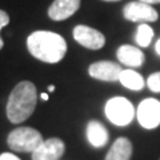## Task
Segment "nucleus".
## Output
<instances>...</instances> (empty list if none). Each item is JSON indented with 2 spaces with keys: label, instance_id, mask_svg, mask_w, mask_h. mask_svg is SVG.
Segmentation results:
<instances>
[{
  "label": "nucleus",
  "instance_id": "5701e85b",
  "mask_svg": "<svg viewBox=\"0 0 160 160\" xmlns=\"http://www.w3.org/2000/svg\"><path fill=\"white\" fill-rule=\"evenodd\" d=\"M103 2H120V0H103Z\"/></svg>",
  "mask_w": 160,
  "mask_h": 160
},
{
  "label": "nucleus",
  "instance_id": "7ed1b4c3",
  "mask_svg": "<svg viewBox=\"0 0 160 160\" xmlns=\"http://www.w3.org/2000/svg\"><path fill=\"white\" fill-rule=\"evenodd\" d=\"M44 142L38 129L32 127H19L8 135L7 143L15 152H33Z\"/></svg>",
  "mask_w": 160,
  "mask_h": 160
},
{
  "label": "nucleus",
  "instance_id": "1a4fd4ad",
  "mask_svg": "<svg viewBox=\"0 0 160 160\" xmlns=\"http://www.w3.org/2000/svg\"><path fill=\"white\" fill-rule=\"evenodd\" d=\"M123 68L119 64L107 62V60L92 63L88 68L89 76L102 80V82H116V80H119Z\"/></svg>",
  "mask_w": 160,
  "mask_h": 160
},
{
  "label": "nucleus",
  "instance_id": "ddd939ff",
  "mask_svg": "<svg viewBox=\"0 0 160 160\" xmlns=\"http://www.w3.org/2000/svg\"><path fill=\"white\" fill-rule=\"evenodd\" d=\"M132 149V143L127 138H119L113 142L104 160H129Z\"/></svg>",
  "mask_w": 160,
  "mask_h": 160
},
{
  "label": "nucleus",
  "instance_id": "f03ea898",
  "mask_svg": "<svg viewBox=\"0 0 160 160\" xmlns=\"http://www.w3.org/2000/svg\"><path fill=\"white\" fill-rule=\"evenodd\" d=\"M38 103V91L31 82H20L12 89L7 103V118L13 124H20L33 113Z\"/></svg>",
  "mask_w": 160,
  "mask_h": 160
},
{
  "label": "nucleus",
  "instance_id": "f257e3e1",
  "mask_svg": "<svg viewBox=\"0 0 160 160\" xmlns=\"http://www.w3.org/2000/svg\"><path fill=\"white\" fill-rule=\"evenodd\" d=\"M27 47L33 58L44 63H59L67 52V43L59 33L35 31L27 39Z\"/></svg>",
  "mask_w": 160,
  "mask_h": 160
},
{
  "label": "nucleus",
  "instance_id": "a211bd4d",
  "mask_svg": "<svg viewBox=\"0 0 160 160\" xmlns=\"http://www.w3.org/2000/svg\"><path fill=\"white\" fill-rule=\"evenodd\" d=\"M0 160H20L18 156H15L13 153H9V152H6V153H2L0 155Z\"/></svg>",
  "mask_w": 160,
  "mask_h": 160
},
{
  "label": "nucleus",
  "instance_id": "0eeeda50",
  "mask_svg": "<svg viewBox=\"0 0 160 160\" xmlns=\"http://www.w3.org/2000/svg\"><path fill=\"white\" fill-rule=\"evenodd\" d=\"M73 39L88 49H100L106 44L104 35L88 26H76L73 28Z\"/></svg>",
  "mask_w": 160,
  "mask_h": 160
},
{
  "label": "nucleus",
  "instance_id": "6e6552de",
  "mask_svg": "<svg viewBox=\"0 0 160 160\" xmlns=\"http://www.w3.org/2000/svg\"><path fill=\"white\" fill-rule=\"evenodd\" d=\"M66 152V144L62 139H47L32 152V160H60Z\"/></svg>",
  "mask_w": 160,
  "mask_h": 160
},
{
  "label": "nucleus",
  "instance_id": "dca6fc26",
  "mask_svg": "<svg viewBox=\"0 0 160 160\" xmlns=\"http://www.w3.org/2000/svg\"><path fill=\"white\" fill-rule=\"evenodd\" d=\"M147 86L152 92H160V72H155L147 79Z\"/></svg>",
  "mask_w": 160,
  "mask_h": 160
},
{
  "label": "nucleus",
  "instance_id": "f8f14e48",
  "mask_svg": "<svg viewBox=\"0 0 160 160\" xmlns=\"http://www.w3.org/2000/svg\"><path fill=\"white\" fill-rule=\"evenodd\" d=\"M87 139L95 148H102L108 143V131L98 120H91L87 124Z\"/></svg>",
  "mask_w": 160,
  "mask_h": 160
},
{
  "label": "nucleus",
  "instance_id": "20e7f679",
  "mask_svg": "<svg viewBox=\"0 0 160 160\" xmlns=\"http://www.w3.org/2000/svg\"><path fill=\"white\" fill-rule=\"evenodd\" d=\"M104 112H106L108 120L115 126L124 127L132 122L135 118V108L132 103L126 98H112L106 103L104 107Z\"/></svg>",
  "mask_w": 160,
  "mask_h": 160
},
{
  "label": "nucleus",
  "instance_id": "39448f33",
  "mask_svg": "<svg viewBox=\"0 0 160 160\" xmlns=\"http://www.w3.org/2000/svg\"><path fill=\"white\" fill-rule=\"evenodd\" d=\"M138 122L146 129H153L160 124V103L156 99H146L138 107Z\"/></svg>",
  "mask_w": 160,
  "mask_h": 160
},
{
  "label": "nucleus",
  "instance_id": "f3484780",
  "mask_svg": "<svg viewBox=\"0 0 160 160\" xmlns=\"http://www.w3.org/2000/svg\"><path fill=\"white\" fill-rule=\"evenodd\" d=\"M8 23H9L8 13L6 11H3V9H0V31H2V29L6 27V26H8ZM3 46H4V43H3L2 38H0V49L3 48Z\"/></svg>",
  "mask_w": 160,
  "mask_h": 160
},
{
  "label": "nucleus",
  "instance_id": "2eb2a0df",
  "mask_svg": "<svg viewBox=\"0 0 160 160\" xmlns=\"http://www.w3.org/2000/svg\"><path fill=\"white\" fill-rule=\"evenodd\" d=\"M153 39V29L148 24L143 23L138 27L136 32V42L140 47H148Z\"/></svg>",
  "mask_w": 160,
  "mask_h": 160
},
{
  "label": "nucleus",
  "instance_id": "4be33fe9",
  "mask_svg": "<svg viewBox=\"0 0 160 160\" xmlns=\"http://www.w3.org/2000/svg\"><path fill=\"white\" fill-rule=\"evenodd\" d=\"M48 91H49V92H53V91H55V86H49V87H48Z\"/></svg>",
  "mask_w": 160,
  "mask_h": 160
},
{
  "label": "nucleus",
  "instance_id": "aec40b11",
  "mask_svg": "<svg viewBox=\"0 0 160 160\" xmlns=\"http://www.w3.org/2000/svg\"><path fill=\"white\" fill-rule=\"evenodd\" d=\"M155 49H156V52L160 55V39L156 42V46H155Z\"/></svg>",
  "mask_w": 160,
  "mask_h": 160
},
{
  "label": "nucleus",
  "instance_id": "9d476101",
  "mask_svg": "<svg viewBox=\"0 0 160 160\" xmlns=\"http://www.w3.org/2000/svg\"><path fill=\"white\" fill-rule=\"evenodd\" d=\"M82 0H55L48 8V16L55 22H62L78 12Z\"/></svg>",
  "mask_w": 160,
  "mask_h": 160
},
{
  "label": "nucleus",
  "instance_id": "6ab92c4d",
  "mask_svg": "<svg viewBox=\"0 0 160 160\" xmlns=\"http://www.w3.org/2000/svg\"><path fill=\"white\" fill-rule=\"evenodd\" d=\"M139 2H143V3H147V4H159L160 0H139Z\"/></svg>",
  "mask_w": 160,
  "mask_h": 160
},
{
  "label": "nucleus",
  "instance_id": "4468645a",
  "mask_svg": "<svg viewBox=\"0 0 160 160\" xmlns=\"http://www.w3.org/2000/svg\"><path fill=\"white\" fill-rule=\"evenodd\" d=\"M119 82L126 88L132 89V91H140L146 86L143 76L136 71H133V69H123L122 73H120Z\"/></svg>",
  "mask_w": 160,
  "mask_h": 160
},
{
  "label": "nucleus",
  "instance_id": "412c9836",
  "mask_svg": "<svg viewBox=\"0 0 160 160\" xmlns=\"http://www.w3.org/2000/svg\"><path fill=\"white\" fill-rule=\"evenodd\" d=\"M40 98H42L44 102H47V100H48V95L47 93H42V95H40Z\"/></svg>",
  "mask_w": 160,
  "mask_h": 160
},
{
  "label": "nucleus",
  "instance_id": "9b49d317",
  "mask_svg": "<svg viewBox=\"0 0 160 160\" xmlns=\"http://www.w3.org/2000/svg\"><path fill=\"white\" fill-rule=\"evenodd\" d=\"M118 59L122 64H126L128 67H140L143 66L144 63V53L140 51L138 47H133V46H128V44H124V46L119 47L118 49Z\"/></svg>",
  "mask_w": 160,
  "mask_h": 160
},
{
  "label": "nucleus",
  "instance_id": "423d86ee",
  "mask_svg": "<svg viewBox=\"0 0 160 160\" xmlns=\"http://www.w3.org/2000/svg\"><path fill=\"white\" fill-rule=\"evenodd\" d=\"M124 18L129 22H147L152 23L156 22L159 15L151 4L143 3V2H131L128 3L123 9Z\"/></svg>",
  "mask_w": 160,
  "mask_h": 160
}]
</instances>
